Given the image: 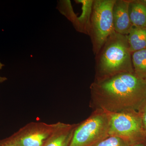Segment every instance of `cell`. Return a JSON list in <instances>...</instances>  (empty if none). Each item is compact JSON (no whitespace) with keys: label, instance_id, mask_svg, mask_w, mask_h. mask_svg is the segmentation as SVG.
Listing matches in <instances>:
<instances>
[{"label":"cell","instance_id":"obj_1","mask_svg":"<svg viewBox=\"0 0 146 146\" xmlns=\"http://www.w3.org/2000/svg\"><path fill=\"white\" fill-rule=\"evenodd\" d=\"M90 107L118 113L138 111L146 102V80L124 73L95 81L90 86Z\"/></svg>","mask_w":146,"mask_h":146},{"label":"cell","instance_id":"obj_8","mask_svg":"<svg viewBox=\"0 0 146 146\" xmlns=\"http://www.w3.org/2000/svg\"><path fill=\"white\" fill-rule=\"evenodd\" d=\"M78 124H67L58 122L52 133L43 146H69Z\"/></svg>","mask_w":146,"mask_h":146},{"label":"cell","instance_id":"obj_13","mask_svg":"<svg viewBox=\"0 0 146 146\" xmlns=\"http://www.w3.org/2000/svg\"><path fill=\"white\" fill-rule=\"evenodd\" d=\"M0 146H19L12 136L0 140Z\"/></svg>","mask_w":146,"mask_h":146},{"label":"cell","instance_id":"obj_2","mask_svg":"<svg viewBox=\"0 0 146 146\" xmlns=\"http://www.w3.org/2000/svg\"><path fill=\"white\" fill-rule=\"evenodd\" d=\"M96 56L95 81L122 73H134L126 35L114 32Z\"/></svg>","mask_w":146,"mask_h":146},{"label":"cell","instance_id":"obj_7","mask_svg":"<svg viewBox=\"0 0 146 146\" xmlns=\"http://www.w3.org/2000/svg\"><path fill=\"white\" fill-rule=\"evenodd\" d=\"M129 1L116 0L113 6V24L115 32L127 35L132 26L129 13Z\"/></svg>","mask_w":146,"mask_h":146},{"label":"cell","instance_id":"obj_16","mask_svg":"<svg viewBox=\"0 0 146 146\" xmlns=\"http://www.w3.org/2000/svg\"><path fill=\"white\" fill-rule=\"evenodd\" d=\"M130 146H146L145 143H140L134 144Z\"/></svg>","mask_w":146,"mask_h":146},{"label":"cell","instance_id":"obj_10","mask_svg":"<svg viewBox=\"0 0 146 146\" xmlns=\"http://www.w3.org/2000/svg\"><path fill=\"white\" fill-rule=\"evenodd\" d=\"M129 13L132 25L146 27V7L139 1H129Z\"/></svg>","mask_w":146,"mask_h":146},{"label":"cell","instance_id":"obj_18","mask_svg":"<svg viewBox=\"0 0 146 146\" xmlns=\"http://www.w3.org/2000/svg\"><path fill=\"white\" fill-rule=\"evenodd\" d=\"M145 102L146 103V102Z\"/></svg>","mask_w":146,"mask_h":146},{"label":"cell","instance_id":"obj_11","mask_svg":"<svg viewBox=\"0 0 146 146\" xmlns=\"http://www.w3.org/2000/svg\"><path fill=\"white\" fill-rule=\"evenodd\" d=\"M131 59L134 74L146 80V49L131 53Z\"/></svg>","mask_w":146,"mask_h":146},{"label":"cell","instance_id":"obj_15","mask_svg":"<svg viewBox=\"0 0 146 146\" xmlns=\"http://www.w3.org/2000/svg\"><path fill=\"white\" fill-rule=\"evenodd\" d=\"M4 66V64H3V63H2L1 62V61H0V70H1L3 67ZM7 80V78L5 77H2L0 76V83H3L4 82L6 81Z\"/></svg>","mask_w":146,"mask_h":146},{"label":"cell","instance_id":"obj_3","mask_svg":"<svg viewBox=\"0 0 146 146\" xmlns=\"http://www.w3.org/2000/svg\"><path fill=\"white\" fill-rule=\"evenodd\" d=\"M116 0H94L92 5L89 35L94 54L99 52L108 38L115 31L113 6Z\"/></svg>","mask_w":146,"mask_h":146},{"label":"cell","instance_id":"obj_17","mask_svg":"<svg viewBox=\"0 0 146 146\" xmlns=\"http://www.w3.org/2000/svg\"><path fill=\"white\" fill-rule=\"evenodd\" d=\"M139 1L142 3L146 7V0H139Z\"/></svg>","mask_w":146,"mask_h":146},{"label":"cell","instance_id":"obj_9","mask_svg":"<svg viewBox=\"0 0 146 146\" xmlns=\"http://www.w3.org/2000/svg\"><path fill=\"white\" fill-rule=\"evenodd\" d=\"M127 36L131 53L146 49V27L132 25Z\"/></svg>","mask_w":146,"mask_h":146},{"label":"cell","instance_id":"obj_14","mask_svg":"<svg viewBox=\"0 0 146 146\" xmlns=\"http://www.w3.org/2000/svg\"><path fill=\"white\" fill-rule=\"evenodd\" d=\"M141 113L142 117V123L144 130L146 133V103H145L141 109L138 111Z\"/></svg>","mask_w":146,"mask_h":146},{"label":"cell","instance_id":"obj_12","mask_svg":"<svg viewBox=\"0 0 146 146\" xmlns=\"http://www.w3.org/2000/svg\"><path fill=\"white\" fill-rule=\"evenodd\" d=\"M96 146H130L127 142L119 137L109 136Z\"/></svg>","mask_w":146,"mask_h":146},{"label":"cell","instance_id":"obj_5","mask_svg":"<svg viewBox=\"0 0 146 146\" xmlns=\"http://www.w3.org/2000/svg\"><path fill=\"white\" fill-rule=\"evenodd\" d=\"M106 111L109 118V136L121 138L130 146L146 143V133L140 112L133 110L118 113Z\"/></svg>","mask_w":146,"mask_h":146},{"label":"cell","instance_id":"obj_6","mask_svg":"<svg viewBox=\"0 0 146 146\" xmlns=\"http://www.w3.org/2000/svg\"><path fill=\"white\" fill-rule=\"evenodd\" d=\"M57 125V123L49 124L32 122L24 126L11 136L19 146H43Z\"/></svg>","mask_w":146,"mask_h":146},{"label":"cell","instance_id":"obj_4","mask_svg":"<svg viewBox=\"0 0 146 146\" xmlns=\"http://www.w3.org/2000/svg\"><path fill=\"white\" fill-rule=\"evenodd\" d=\"M109 131L107 112L94 110L89 117L78 124L69 146H96L109 136Z\"/></svg>","mask_w":146,"mask_h":146}]
</instances>
